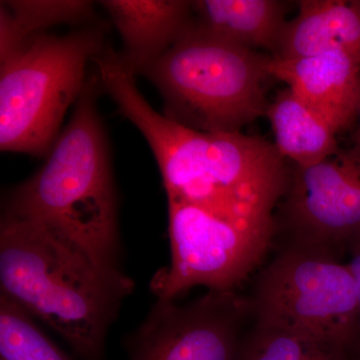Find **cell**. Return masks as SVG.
<instances>
[{
  "label": "cell",
  "mask_w": 360,
  "mask_h": 360,
  "mask_svg": "<svg viewBox=\"0 0 360 360\" xmlns=\"http://www.w3.org/2000/svg\"><path fill=\"white\" fill-rule=\"evenodd\" d=\"M89 77L44 165L7 195L2 214L37 225L108 271H120L117 196L108 135Z\"/></svg>",
  "instance_id": "6da1fadb"
},
{
  "label": "cell",
  "mask_w": 360,
  "mask_h": 360,
  "mask_svg": "<svg viewBox=\"0 0 360 360\" xmlns=\"http://www.w3.org/2000/svg\"><path fill=\"white\" fill-rule=\"evenodd\" d=\"M1 295L56 331L82 360H101L134 283L37 225L1 215Z\"/></svg>",
  "instance_id": "7a4b0ae2"
},
{
  "label": "cell",
  "mask_w": 360,
  "mask_h": 360,
  "mask_svg": "<svg viewBox=\"0 0 360 360\" xmlns=\"http://www.w3.org/2000/svg\"><path fill=\"white\" fill-rule=\"evenodd\" d=\"M270 56L201 30L194 20L143 71L163 101V115L203 132H241L264 116Z\"/></svg>",
  "instance_id": "3957f363"
},
{
  "label": "cell",
  "mask_w": 360,
  "mask_h": 360,
  "mask_svg": "<svg viewBox=\"0 0 360 360\" xmlns=\"http://www.w3.org/2000/svg\"><path fill=\"white\" fill-rule=\"evenodd\" d=\"M108 46L96 23L65 35H37L1 61L0 150L46 158L84 89L87 66Z\"/></svg>",
  "instance_id": "277c9868"
},
{
  "label": "cell",
  "mask_w": 360,
  "mask_h": 360,
  "mask_svg": "<svg viewBox=\"0 0 360 360\" xmlns=\"http://www.w3.org/2000/svg\"><path fill=\"white\" fill-rule=\"evenodd\" d=\"M250 309L255 326L311 336L343 352L360 340L354 277L335 251L291 243L262 271Z\"/></svg>",
  "instance_id": "5b68a950"
},
{
  "label": "cell",
  "mask_w": 360,
  "mask_h": 360,
  "mask_svg": "<svg viewBox=\"0 0 360 360\" xmlns=\"http://www.w3.org/2000/svg\"><path fill=\"white\" fill-rule=\"evenodd\" d=\"M172 259L156 272L151 290L158 300H174L194 286L236 291L266 255L276 219L222 217L201 206L168 201Z\"/></svg>",
  "instance_id": "8992f818"
},
{
  "label": "cell",
  "mask_w": 360,
  "mask_h": 360,
  "mask_svg": "<svg viewBox=\"0 0 360 360\" xmlns=\"http://www.w3.org/2000/svg\"><path fill=\"white\" fill-rule=\"evenodd\" d=\"M281 217L293 245L335 251L360 232V141L309 165H291Z\"/></svg>",
  "instance_id": "52a82bcc"
},
{
  "label": "cell",
  "mask_w": 360,
  "mask_h": 360,
  "mask_svg": "<svg viewBox=\"0 0 360 360\" xmlns=\"http://www.w3.org/2000/svg\"><path fill=\"white\" fill-rule=\"evenodd\" d=\"M250 302L210 291L186 305L158 300L127 343L129 360H236Z\"/></svg>",
  "instance_id": "ba28073f"
},
{
  "label": "cell",
  "mask_w": 360,
  "mask_h": 360,
  "mask_svg": "<svg viewBox=\"0 0 360 360\" xmlns=\"http://www.w3.org/2000/svg\"><path fill=\"white\" fill-rule=\"evenodd\" d=\"M269 77L288 85L336 134L356 123L360 63L345 52L283 59L270 56Z\"/></svg>",
  "instance_id": "9c48e42d"
},
{
  "label": "cell",
  "mask_w": 360,
  "mask_h": 360,
  "mask_svg": "<svg viewBox=\"0 0 360 360\" xmlns=\"http://www.w3.org/2000/svg\"><path fill=\"white\" fill-rule=\"evenodd\" d=\"M122 41L120 58L141 75L179 39L193 21V1L187 0H103Z\"/></svg>",
  "instance_id": "30bf717a"
},
{
  "label": "cell",
  "mask_w": 360,
  "mask_h": 360,
  "mask_svg": "<svg viewBox=\"0 0 360 360\" xmlns=\"http://www.w3.org/2000/svg\"><path fill=\"white\" fill-rule=\"evenodd\" d=\"M286 21L272 58L345 52L360 63V0H302Z\"/></svg>",
  "instance_id": "8fae6325"
},
{
  "label": "cell",
  "mask_w": 360,
  "mask_h": 360,
  "mask_svg": "<svg viewBox=\"0 0 360 360\" xmlns=\"http://www.w3.org/2000/svg\"><path fill=\"white\" fill-rule=\"evenodd\" d=\"M286 6L277 0H198L193 1V20L219 39L272 56L288 21Z\"/></svg>",
  "instance_id": "7c38bea8"
},
{
  "label": "cell",
  "mask_w": 360,
  "mask_h": 360,
  "mask_svg": "<svg viewBox=\"0 0 360 360\" xmlns=\"http://www.w3.org/2000/svg\"><path fill=\"white\" fill-rule=\"evenodd\" d=\"M264 116L271 125L277 150L295 167L321 162L340 149L328 123L288 87L269 101Z\"/></svg>",
  "instance_id": "4fadbf2b"
},
{
  "label": "cell",
  "mask_w": 360,
  "mask_h": 360,
  "mask_svg": "<svg viewBox=\"0 0 360 360\" xmlns=\"http://www.w3.org/2000/svg\"><path fill=\"white\" fill-rule=\"evenodd\" d=\"M87 0H9L0 4V63L37 35L59 25H96Z\"/></svg>",
  "instance_id": "5bb4252c"
},
{
  "label": "cell",
  "mask_w": 360,
  "mask_h": 360,
  "mask_svg": "<svg viewBox=\"0 0 360 360\" xmlns=\"http://www.w3.org/2000/svg\"><path fill=\"white\" fill-rule=\"evenodd\" d=\"M236 360H347L345 352L286 329L255 326L240 341Z\"/></svg>",
  "instance_id": "9a60e30c"
},
{
  "label": "cell",
  "mask_w": 360,
  "mask_h": 360,
  "mask_svg": "<svg viewBox=\"0 0 360 360\" xmlns=\"http://www.w3.org/2000/svg\"><path fill=\"white\" fill-rule=\"evenodd\" d=\"M0 360H70L37 326L34 319L0 295Z\"/></svg>",
  "instance_id": "2e32d148"
},
{
  "label": "cell",
  "mask_w": 360,
  "mask_h": 360,
  "mask_svg": "<svg viewBox=\"0 0 360 360\" xmlns=\"http://www.w3.org/2000/svg\"><path fill=\"white\" fill-rule=\"evenodd\" d=\"M347 246L350 255V259L347 262V265L352 277H354L355 288H356L360 314V232L350 239Z\"/></svg>",
  "instance_id": "e0dca14e"
},
{
  "label": "cell",
  "mask_w": 360,
  "mask_h": 360,
  "mask_svg": "<svg viewBox=\"0 0 360 360\" xmlns=\"http://www.w3.org/2000/svg\"><path fill=\"white\" fill-rule=\"evenodd\" d=\"M352 141H360V96L359 110H357L356 123H355V130L352 135Z\"/></svg>",
  "instance_id": "ac0fdd59"
},
{
  "label": "cell",
  "mask_w": 360,
  "mask_h": 360,
  "mask_svg": "<svg viewBox=\"0 0 360 360\" xmlns=\"http://www.w3.org/2000/svg\"><path fill=\"white\" fill-rule=\"evenodd\" d=\"M354 360H360V350H359V356H357L356 359H354Z\"/></svg>",
  "instance_id": "d6986e66"
}]
</instances>
